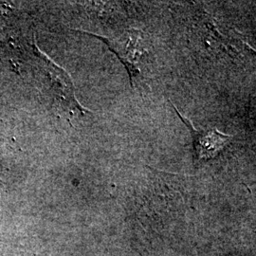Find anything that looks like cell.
<instances>
[{
    "mask_svg": "<svg viewBox=\"0 0 256 256\" xmlns=\"http://www.w3.org/2000/svg\"><path fill=\"white\" fill-rule=\"evenodd\" d=\"M176 110V113L182 120L183 124L190 130L192 138V147L196 153V156L198 160H210L218 155L220 151L229 142L232 136L220 132L216 129L203 131L194 128L191 120L183 117L178 110L172 104Z\"/></svg>",
    "mask_w": 256,
    "mask_h": 256,
    "instance_id": "7a4b0ae2",
    "label": "cell"
},
{
    "mask_svg": "<svg viewBox=\"0 0 256 256\" xmlns=\"http://www.w3.org/2000/svg\"><path fill=\"white\" fill-rule=\"evenodd\" d=\"M94 36L101 39L113 52L128 70L131 86L134 84L135 78L140 75L138 61L146 52L142 45V34L140 30L131 28L124 30L116 37Z\"/></svg>",
    "mask_w": 256,
    "mask_h": 256,
    "instance_id": "6da1fadb",
    "label": "cell"
}]
</instances>
